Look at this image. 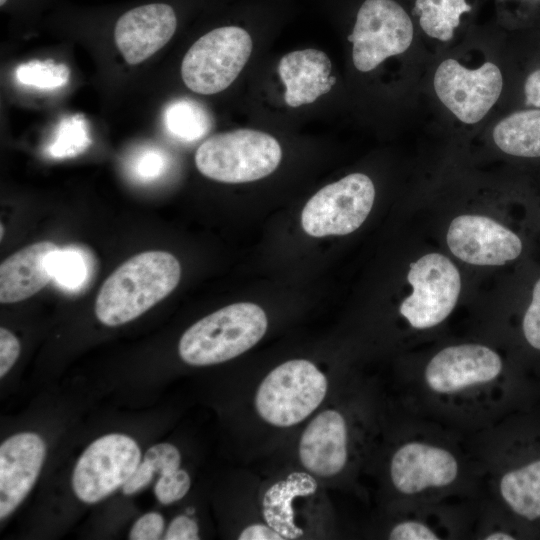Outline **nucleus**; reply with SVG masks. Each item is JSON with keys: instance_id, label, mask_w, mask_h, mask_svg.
I'll return each mask as SVG.
<instances>
[{"instance_id": "1", "label": "nucleus", "mask_w": 540, "mask_h": 540, "mask_svg": "<svg viewBox=\"0 0 540 540\" xmlns=\"http://www.w3.org/2000/svg\"><path fill=\"white\" fill-rule=\"evenodd\" d=\"M181 266L166 251L138 253L121 264L102 284L95 314L104 325L128 323L167 297L178 285Z\"/></svg>"}, {"instance_id": "25", "label": "nucleus", "mask_w": 540, "mask_h": 540, "mask_svg": "<svg viewBox=\"0 0 540 540\" xmlns=\"http://www.w3.org/2000/svg\"><path fill=\"white\" fill-rule=\"evenodd\" d=\"M47 266L52 278L67 290L82 287L87 279V261L84 254L74 248H58L50 254Z\"/></svg>"}, {"instance_id": "13", "label": "nucleus", "mask_w": 540, "mask_h": 540, "mask_svg": "<svg viewBox=\"0 0 540 540\" xmlns=\"http://www.w3.org/2000/svg\"><path fill=\"white\" fill-rule=\"evenodd\" d=\"M176 27L177 17L170 5L145 4L119 17L114 28V39L125 61L136 65L165 46Z\"/></svg>"}, {"instance_id": "18", "label": "nucleus", "mask_w": 540, "mask_h": 540, "mask_svg": "<svg viewBox=\"0 0 540 540\" xmlns=\"http://www.w3.org/2000/svg\"><path fill=\"white\" fill-rule=\"evenodd\" d=\"M59 247L51 241L28 245L7 257L0 265V302L23 301L41 289L53 278L47 261Z\"/></svg>"}, {"instance_id": "37", "label": "nucleus", "mask_w": 540, "mask_h": 540, "mask_svg": "<svg viewBox=\"0 0 540 540\" xmlns=\"http://www.w3.org/2000/svg\"><path fill=\"white\" fill-rule=\"evenodd\" d=\"M526 104L540 107V69L532 72L524 85Z\"/></svg>"}, {"instance_id": "34", "label": "nucleus", "mask_w": 540, "mask_h": 540, "mask_svg": "<svg viewBox=\"0 0 540 540\" xmlns=\"http://www.w3.org/2000/svg\"><path fill=\"white\" fill-rule=\"evenodd\" d=\"M199 538L196 521L187 515L176 516L164 534L165 540H197Z\"/></svg>"}, {"instance_id": "32", "label": "nucleus", "mask_w": 540, "mask_h": 540, "mask_svg": "<svg viewBox=\"0 0 540 540\" xmlns=\"http://www.w3.org/2000/svg\"><path fill=\"white\" fill-rule=\"evenodd\" d=\"M20 354V343L8 329L0 328V377L13 367Z\"/></svg>"}, {"instance_id": "20", "label": "nucleus", "mask_w": 540, "mask_h": 540, "mask_svg": "<svg viewBox=\"0 0 540 540\" xmlns=\"http://www.w3.org/2000/svg\"><path fill=\"white\" fill-rule=\"evenodd\" d=\"M493 140L503 152L520 157H540V109L522 110L494 127Z\"/></svg>"}, {"instance_id": "28", "label": "nucleus", "mask_w": 540, "mask_h": 540, "mask_svg": "<svg viewBox=\"0 0 540 540\" xmlns=\"http://www.w3.org/2000/svg\"><path fill=\"white\" fill-rule=\"evenodd\" d=\"M167 166V158L157 148H145L134 158L131 166L133 175L141 181L155 180L161 176Z\"/></svg>"}, {"instance_id": "36", "label": "nucleus", "mask_w": 540, "mask_h": 540, "mask_svg": "<svg viewBox=\"0 0 540 540\" xmlns=\"http://www.w3.org/2000/svg\"><path fill=\"white\" fill-rule=\"evenodd\" d=\"M239 540H282L284 537L269 524L254 523L245 527Z\"/></svg>"}, {"instance_id": "26", "label": "nucleus", "mask_w": 540, "mask_h": 540, "mask_svg": "<svg viewBox=\"0 0 540 540\" xmlns=\"http://www.w3.org/2000/svg\"><path fill=\"white\" fill-rule=\"evenodd\" d=\"M19 83L39 89H55L66 85L70 78L69 67L52 60H33L23 63L16 70Z\"/></svg>"}, {"instance_id": "10", "label": "nucleus", "mask_w": 540, "mask_h": 540, "mask_svg": "<svg viewBox=\"0 0 540 540\" xmlns=\"http://www.w3.org/2000/svg\"><path fill=\"white\" fill-rule=\"evenodd\" d=\"M433 83L444 106L461 122L474 124L497 102L503 78L491 62L468 69L454 59H446L438 66Z\"/></svg>"}, {"instance_id": "12", "label": "nucleus", "mask_w": 540, "mask_h": 540, "mask_svg": "<svg viewBox=\"0 0 540 540\" xmlns=\"http://www.w3.org/2000/svg\"><path fill=\"white\" fill-rule=\"evenodd\" d=\"M502 361L492 349L479 344L450 346L427 364L425 380L438 393H452L496 378Z\"/></svg>"}, {"instance_id": "4", "label": "nucleus", "mask_w": 540, "mask_h": 540, "mask_svg": "<svg viewBox=\"0 0 540 540\" xmlns=\"http://www.w3.org/2000/svg\"><path fill=\"white\" fill-rule=\"evenodd\" d=\"M328 391L325 374L311 361L292 359L271 370L259 384L255 410L269 425L295 426L322 404Z\"/></svg>"}, {"instance_id": "30", "label": "nucleus", "mask_w": 540, "mask_h": 540, "mask_svg": "<svg viewBox=\"0 0 540 540\" xmlns=\"http://www.w3.org/2000/svg\"><path fill=\"white\" fill-rule=\"evenodd\" d=\"M523 332L528 343L540 350V279L534 286L532 301L524 315Z\"/></svg>"}, {"instance_id": "27", "label": "nucleus", "mask_w": 540, "mask_h": 540, "mask_svg": "<svg viewBox=\"0 0 540 540\" xmlns=\"http://www.w3.org/2000/svg\"><path fill=\"white\" fill-rule=\"evenodd\" d=\"M191 479L187 471L179 468L170 473L159 475L154 486L157 500L169 505L181 500L189 491Z\"/></svg>"}, {"instance_id": "24", "label": "nucleus", "mask_w": 540, "mask_h": 540, "mask_svg": "<svg viewBox=\"0 0 540 540\" xmlns=\"http://www.w3.org/2000/svg\"><path fill=\"white\" fill-rule=\"evenodd\" d=\"M91 144L89 123L82 114L69 115L59 122L47 151L56 159L72 158Z\"/></svg>"}, {"instance_id": "35", "label": "nucleus", "mask_w": 540, "mask_h": 540, "mask_svg": "<svg viewBox=\"0 0 540 540\" xmlns=\"http://www.w3.org/2000/svg\"><path fill=\"white\" fill-rule=\"evenodd\" d=\"M155 474L153 468L146 461L142 460L123 485V494L128 496L142 490L152 481Z\"/></svg>"}, {"instance_id": "22", "label": "nucleus", "mask_w": 540, "mask_h": 540, "mask_svg": "<svg viewBox=\"0 0 540 540\" xmlns=\"http://www.w3.org/2000/svg\"><path fill=\"white\" fill-rule=\"evenodd\" d=\"M166 131L181 142H194L205 136L212 127V117L199 102L188 98L170 102L163 113Z\"/></svg>"}, {"instance_id": "31", "label": "nucleus", "mask_w": 540, "mask_h": 540, "mask_svg": "<svg viewBox=\"0 0 540 540\" xmlns=\"http://www.w3.org/2000/svg\"><path fill=\"white\" fill-rule=\"evenodd\" d=\"M164 531V518L156 512H149L141 516L132 526L129 539L156 540Z\"/></svg>"}, {"instance_id": "19", "label": "nucleus", "mask_w": 540, "mask_h": 540, "mask_svg": "<svg viewBox=\"0 0 540 540\" xmlns=\"http://www.w3.org/2000/svg\"><path fill=\"white\" fill-rule=\"evenodd\" d=\"M314 490L315 483L302 474H293L274 484L262 501L263 516L267 524L277 530L284 539L301 535V529L294 522L292 503L296 497L311 494Z\"/></svg>"}, {"instance_id": "33", "label": "nucleus", "mask_w": 540, "mask_h": 540, "mask_svg": "<svg viewBox=\"0 0 540 540\" xmlns=\"http://www.w3.org/2000/svg\"><path fill=\"white\" fill-rule=\"evenodd\" d=\"M389 538L392 540H437L438 536L422 523L405 521L392 529Z\"/></svg>"}, {"instance_id": "15", "label": "nucleus", "mask_w": 540, "mask_h": 540, "mask_svg": "<svg viewBox=\"0 0 540 540\" xmlns=\"http://www.w3.org/2000/svg\"><path fill=\"white\" fill-rule=\"evenodd\" d=\"M348 433L343 415L334 409L318 413L304 429L298 445L302 466L312 475L339 474L348 458Z\"/></svg>"}, {"instance_id": "29", "label": "nucleus", "mask_w": 540, "mask_h": 540, "mask_svg": "<svg viewBox=\"0 0 540 540\" xmlns=\"http://www.w3.org/2000/svg\"><path fill=\"white\" fill-rule=\"evenodd\" d=\"M143 460L153 468L156 474L162 475L180 468L181 454L176 446L170 443H159L146 451Z\"/></svg>"}, {"instance_id": "38", "label": "nucleus", "mask_w": 540, "mask_h": 540, "mask_svg": "<svg viewBox=\"0 0 540 540\" xmlns=\"http://www.w3.org/2000/svg\"><path fill=\"white\" fill-rule=\"evenodd\" d=\"M486 540H513L514 538L503 532H495L485 537Z\"/></svg>"}, {"instance_id": "11", "label": "nucleus", "mask_w": 540, "mask_h": 540, "mask_svg": "<svg viewBox=\"0 0 540 540\" xmlns=\"http://www.w3.org/2000/svg\"><path fill=\"white\" fill-rule=\"evenodd\" d=\"M446 239L457 258L473 265H503L516 259L522 251V242L514 232L482 215L456 217Z\"/></svg>"}, {"instance_id": "23", "label": "nucleus", "mask_w": 540, "mask_h": 540, "mask_svg": "<svg viewBox=\"0 0 540 540\" xmlns=\"http://www.w3.org/2000/svg\"><path fill=\"white\" fill-rule=\"evenodd\" d=\"M471 10L466 0H415L421 29L431 38L449 41L461 16Z\"/></svg>"}, {"instance_id": "21", "label": "nucleus", "mask_w": 540, "mask_h": 540, "mask_svg": "<svg viewBox=\"0 0 540 540\" xmlns=\"http://www.w3.org/2000/svg\"><path fill=\"white\" fill-rule=\"evenodd\" d=\"M500 492L517 514L529 520L540 518V460L506 473Z\"/></svg>"}, {"instance_id": "6", "label": "nucleus", "mask_w": 540, "mask_h": 540, "mask_svg": "<svg viewBox=\"0 0 540 540\" xmlns=\"http://www.w3.org/2000/svg\"><path fill=\"white\" fill-rule=\"evenodd\" d=\"M374 199L372 180L363 173L349 174L308 200L301 214L302 227L313 237L352 233L368 217Z\"/></svg>"}, {"instance_id": "2", "label": "nucleus", "mask_w": 540, "mask_h": 540, "mask_svg": "<svg viewBox=\"0 0 540 540\" xmlns=\"http://www.w3.org/2000/svg\"><path fill=\"white\" fill-rule=\"evenodd\" d=\"M267 327L261 307L249 302L234 303L190 326L180 338L179 356L191 366L223 363L255 346Z\"/></svg>"}, {"instance_id": "5", "label": "nucleus", "mask_w": 540, "mask_h": 540, "mask_svg": "<svg viewBox=\"0 0 540 540\" xmlns=\"http://www.w3.org/2000/svg\"><path fill=\"white\" fill-rule=\"evenodd\" d=\"M252 52L249 33L225 26L201 36L181 64L185 85L198 94H216L228 88L246 65Z\"/></svg>"}, {"instance_id": "7", "label": "nucleus", "mask_w": 540, "mask_h": 540, "mask_svg": "<svg viewBox=\"0 0 540 540\" xmlns=\"http://www.w3.org/2000/svg\"><path fill=\"white\" fill-rule=\"evenodd\" d=\"M413 23L394 0H365L358 10L348 40L353 43L354 66L361 72L375 69L385 59L405 52L413 40Z\"/></svg>"}, {"instance_id": "3", "label": "nucleus", "mask_w": 540, "mask_h": 540, "mask_svg": "<svg viewBox=\"0 0 540 540\" xmlns=\"http://www.w3.org/2000/svg\"><path fill=\"white\" fill-rule=\"evenodd\" d=\"M282 158L279 142L253 129L215 134L196 150L199 172L223 183H245L262 179L276 170Z\"/></svg>"}, {"instance_id": "9", "label": "nucleus", "mask_w": 540, "mask_h": 540, "mask_svg": "<svg viewBox=\"0 0 540 540\" xmlns=\"http://www.w3.org/2000/svg\"><path fill=\"white\" fill-rule=\"evenodd\" d=\"M407 280L413 292L399 311L413 328H431L449 316L461 290L460 273L449 258L439 253L422 256L410 264Z\"/></svg>"}, {"instance_id": "16", "label": "nucleus", "mask_w": 540, "mask_h": 540, "mask_svg": "<svg viewBox=\"0 0 540 540\" xmlns=\"http://www.w3.org/2000/svg\"><path fill=\"white\" fill-rule=\"evenodd\" d=\"M457 472V462L451 453L418 442L400 447L390 465L392 483L403 494L447 486L455 480Z\"/></svg>"}, {"instance_id": "8", "label": "nucleus", "mask_w": 540, "mask_h": 540, "mask_svg": "<svg viewBox=\"0 0 540 540\" xmlns=\"http://www.w3.org/2000/svg\"><path fill=\"white\" fill-rule=\"evenodd\" d=\"M140 462L134 439L119 433L104 435L79 457L72 476L74 493L82 502H99L123 487Z\"/></svg>"}, {"instance_id": "39", "label": "nucleus", "mask_w": 540, "mask_h": 540, "mask_svg": "<svg viewBox=\"0 0 540 540\" xmlns=\"http://www.w3.org/2000/svg\"><path fill=\"white\" fill-rule=\"evenodd\" d=\"M6 2L7 0H0V5L3 6Z\"/></svg>"}, {"instance_id": "17", "label": "nucleus", "mask_w": 540, "mask_h": 540, "mask_svg": "<svg viewBox=\"0 0 540 540\" xmlns=\"http://www.w3.org/2000/svg\"><path fill=\"white\" fill-rule=\"evenodd\" d=\"M331 69L329 57L320 50L304 49L284 55L278 73L285 86L286 104L299 107L328 93L336 82Z\"/></svg>"}, {"instance_id": "14", "label": "nucleus", "mask_w": 540, "mask_h": 540, "mask_svg": "<svg viewBox=\"0 0 540 540\" xmlns=\"http://www.w3.org/2000/svg\"><path fill=\"white\" fill-rule=\"evenodd\" d=\"M46 454L43 439L22 432L0 446V518L9 516L28 495L41 471Z\"/></svg>"}]
</instances>
